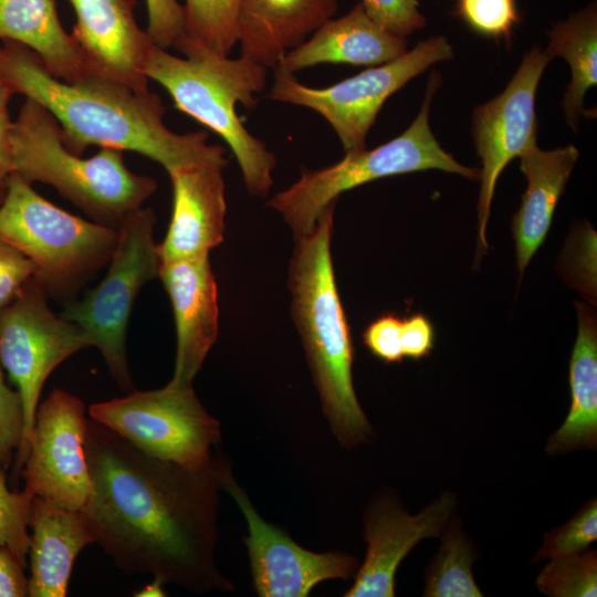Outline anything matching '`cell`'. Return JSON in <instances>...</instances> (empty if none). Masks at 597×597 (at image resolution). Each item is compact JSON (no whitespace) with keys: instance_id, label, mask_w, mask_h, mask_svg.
Here are the masks:
<instances>
[{"instance_id":"24","label":"cell","mask_w":597,"mask_h":597,"mask_svg":"<svg viewBox=\"0 0 597 597\" xmlns=\"http://www.w3.org/2000/svg\"><path fill=\"white\" fill-rule=\"evenodd\" d=\"M578 332L569 360L572 402L563 425L547 440L558 454L597 444V325L591 310L576 302Z\"/></svg>"},{"instance_id":"10","label":"cell","mask_w":597,"mask_h":597,"mask_svg":"<svg viewBox=\"0 0 597 597\" xmlns=\"http://www.w3.org/2000/svg\"><path fill=\"white\" fill-rule=\"evenodd\" d=\"M90 418L143 452L185 467H201L221 440L219 421L201 405L192 385L171 380L163 388L132 390L96 402Z\"/></svg>"},{"instance_id":"8","label":"cell","mask_w":597,"mask_h":597,"mask_svg":"<svg viewBox=\"0 0 597 597\" xmlns=\"http://www.w3.org/2000/svg\"><path fill=\"white\" fill-rule=\"evenodd\" d=\"M155 222L150 208L130 214L117 229V244L103 280L82 300L66 303L60 314L85 332L114 381L127 392L134 389L126 354L130 312L142 287L159 273Z\"/></svg>"},{"instance_id":"40","label":"cell","mask_w":597,"mask_h":597,"mask_svg":"<svg viewBox=\"0 0 597 597\" xmlns=\"http://www.w3.org/2000/svg\"><path fill=\"white\" fill-rule=\"evenodd\" d=\"M164 583L157 578H154L151 583L144 586L140 590L136 591L134 596L137 597H159L165 596Z\"/></svg>"},{"instance_id":"27","label":"cell","mask_w":597,"mask_h":597,"mask_svg":"<svg viewBox=\"0 0 597 597\" xmlns=\"http://www.w3.org/2000/svg\"><path fill=\"white\" fill-rule=\"evenodd\" d=\"M240 0H185V41L179 52L203 49L229 56L237 44Z\"/></svg>"},{"instance_id":"36","label":"cell","mask_w":597,"mask_h":597,"mask_svg":"<svg viewBox=\"0 0 597 597\" xmlns=\"http://www.w3.org/2000/svg\"><path fill=\"white\" fill-rule=\"evenodd\" d=\"M33 275L32 262L0 240V308L10 303Z\"/></svg>"},{"instance_id":"6","label":"cell","mask_w":597,"mask_h":597,"mask_svg":"<svg viewBox=\"0 0 597 597\" xmlns=\"http://www.w3.org/2000/svg\"><path fill=\"white\" fill-rule=\"evenodd\" d=\"M0 240L32 262L49 295L69 303L109 262L118 230L63 210L12 172L0 203Z\"/></svg>"},{"instance_id":"35","label":"cell","mask_w":597,"mask_h":597,"mask_svg":"<svg viewBox=\"0 0 597 597\" xmlns=\"http://www.w3.org/2000/svg\"><path fill=\"white\" fill-rule=\"evenodd\" d=\"M401 318L394 314L380 315L364 331L363 341L369 352L386 364L401 363Z\"/></svg>"},{"instance_id":"26","label":"cell","mask_w":597,"mask_h":597,"mask_svg":"<svg viewBox=\"0 0 597 597\" xmlns=\"http://www.w3.org/2000/svg\"><path fill=\"white\" fill-rule=\"evenodd\" d=\"M441 545L425 572L426 597H481L472 574L476 549L458 520L442 531Z\"/></svg>"},{"instance_id":"34","label":"cell","mask_w":597,"mask_h":597,"mask_svg":"<svg viewBox=\"0 0 597 597\" xmlns=\"http://www.w3.org/2000/svg\"><path fill=\"white\" fill-rule=\"evenodd\" d=\"M147 33L151 41L164 49L177 51L185 41L184 8L177 0H145Z\"/></svg>"},{"instance_id":"31","label":"cell","mask_w":597,"mask_h":597,"mask_svg":"<svg viewBox=\"0 0 597 597\" xmlns=\"http://www.w3.org/2000/svg\"><path fill=\"white\" fill-rule=\"evenodd\" d=\"M457 15L474 32L510 41L520 22L516 0H455Z\"/></svg>"},{"instance_id":"15","label":"cell","mask_w":597,"mask_h":597,"mask_svg":"<svg viewBox=\"0 0 597 597\" xmlns=\"http://www.w3.org/2000/svg\"><path fill=\"white\" fill-rule=\"evenodd\" d=\"M455 504L454 495L446 492L411 515L394 498L374 500L364 514L366 556L344 596L394 597L399 565L421 540L440 536Z\"/></svg>"},{"instance_id":"14","label":"cell","mask_w":597,"mask_h":597,"mask_svg":"<svg viewBox=\"0 0 597 597\" xmlns=\"http://www.w3.org/2000/svg\"><path fill=\"white\" fill-rule=\"evenodd\" d=\"M224 491L232 496L247 522L244 544L253 588L259 596L305 597L324 580L347 579L356 574L357 557L343 552H311L266 522L233 475Z\"/></svg>"},{"instance_id":"21","label":"cell","mask_w":597,"mask_h":597,"mask_svg":"<svg viewBox=\"0 0 597 597\" xmlns=\"http://www.w3.org/2000/svg\"><path fill=\"white\" fill-rule=\"evenodd\" d=\"M30 597H65L78 553L94 543L80 511L33 498L30 515Z\"/></svg>"},{"instance_id":"22","label":"cell","mask_w":597,"mask_h":597,"mask_svg":"<svg viewBox=\"0 0 597 597\" xmlns=\"http://www.w3.org/2000/svg\"><path fill=\"white\" fill-rule=\"evenodd\" d=\"M519 157L527 187L521 207L513 216L512 233L517 268L522 274L546 239L555 208L578 158V150L574 145L543 150L535 143Z\"/></svg>"},{"instance_id":"28","label":"cell","mask_w":597,"mask_h":597,"mask_svg":"<svg viewBox=\"0 0 597 597\" xmlns=\"http://www.w3.org/2000/svg\"><path fill=\"white\" fill-rule=\"evenodd\" d=\"M536 586L551 597H596L597 552L586 549L551 558L540 572Z\"/></svg>"},{"instance_id":"18","label":"cell","mask_w":597,"mask_h":597,"mask_svg":"<svg viewBox=\"0 0 597 597\" xmlns=\"http://www.w3.org/2000/svg\"><path fill=\"white\" fill-rule=\"evenodd\" d=\"M158 277L176 326L172 383L190 386L219 331L218 289L209 254L160 262Z\"/></svg>"},{"instance_id":"41","label":"cell","mask_w":597,"mask_h":597,"mask_svg":"<svg viewBox=\"0 0 597 597\" xmlns=\"http://www.w3.org/2000/svg\"><path fill=\"white\" fill-rule=\"evenodd\" d=\"M12 95H14L13 91L6 83L0 81V109L8 107Z\"/></svg>"},{"instance_id":"16","label":"cell","mask_w":597,"mask_h":597,"mask_svg":"<svg viewBox=\"0 0 597 597\" xmlns=\"http://www.w3.org/2000/svg\"><path fill=\"white\" fill-rule=\"evenodd\" d=\"M226 157L177 167L168 172L172 210L164 240L157 244L160 262L207 255L224 238L227 202L222 171Z\"/></svg>"},{"instance_id":"12","label":"cell","mask_w":597,"mask_h":597,"mask_svg":"<svg viewBox=\"0 0 597 597\" xmlns=\"http://www.w3.org/2000/svg\"><path fill=\"white\" fill-rule=\"evenodd\" d=\"M85 405L54 389L39 404L20 478L33 498L81 511L92 489L85 451Z\"/></svg>"},{"instance_id":"39","label":"cell","mask_w":597,"mask_h":597,"mask_svg":"<svg viewBox=\"0 0 597 597\" xmlns=\"http://www.w3.org/2000/svg\"><path fill=\"white\" fill-rule=\"evenodd\" d=\"M13 121L10 117L9 109H0V190L6 189L9 176L13 172L11 132Z\"/></svg>"},{"instance_id":"25","label":"cell","mask_w":597,"mask_h":597,"mask_svg":"<svg viewBox=\"0 0 597 597\" xmlns=\"http://www.w3.org/2000/svg\"><path fill=\"white\" fill-rule=\"evenodd\" d=\"M544 53L561 56L570 66L572 78L566 87L562 106L566 122L575 130L584 113L586 92L597 83V18L595 6L573 14L548 32Z\"/></svg>"},{"instance_id":"3","label":"cell","mask_w":597,"mask_h":597,"mask_svg":"<svg viewBox=\"0 0 597 597\" xmlns=\"http://www.w3.org/2000/svg\"><path fill=\"white\" fill-rule=\"evenodd\" d=\"M334 207L312 232L295 238L289 289L292 317L325 418L339 444L353 448L367 442L373 428L354 388L355 349L332 263Z\"/></svg>"},{"instance_id":"2","label":"cell","mask_w":597,"mask_h":597,"mask_svg":"<svg viewBox=\"0 0 597 597\" xmlns=\"http://www.w3.org/2000/svg\"><path fill=\"white\" fill-rule=\"evenodd\" d=\"M0 81L14 94L42 105L56 119L65 147L82 155L90 146L130 150L167 172L182 165L220 158L224 149L207 143L203 130L177 134L164 123L159 95L93 75L69 83L55 77L29 48L0 45Z\"/></svg>"},{"instance_id":"20","label":"cell","mask_w":597,"mask_h":597,"mask_svg":"<svg viewBox=\"0 0 597 597\" xmlns=\"http://www.w3.org/2000/svg\"><path fill=\"white\" fill-rule=\"evenodd\" d=\"M336 11L337 0H240L237 43L241 56L274 69Z\"/></svg>"},{"instance_id":"13","label":"cell","mask_w":597,"mask_h":597,"mask_svg":"<svg viewBox=\"0 0 597 597\" xmlns=\"http://www.w3.org/2000/svg\"><path fill=\"white\" fill-rule=\"evenodd\" d=\"M549 57L533 48L522 59L502 93L475 107L472 137L482 161L478 200L479 254L486 250V224L496 181L507 164L537 143L535 95Z\"/></svg>"},{"instance_id":"33","label":"cell","mask_w":597,"mask_h":597,"mask_svg":"<svg viewBox=\"0 0 597 597\" xmlns=\"http://www.w3.org/2000/svg\"><path fill=\"white\" fill-rule=\"evenodd\" d=\"M362 4L374 22L402 38L426 24L418 0H363Z\"/></svg>"},{"instance_id":"5","label":"cell","mask_w":597,"mask_h":597,"mask_svg":"<svg viewBox=\"0 0 597 597\" xmlns=\"http://www.w3.org/2000/svg\"><path fill=\"white\" fill-rule=\"evenodd\" d=\"M13 172L32 185L52 186L92 221L118 229L156 191L155 179L130 171L123 150L103 147L84 158L62 140L56 119L25 98L12 124Z\"/></svg>"},{"instance_id":"9","label":"cell","mask_w":597,"mask_h":597,"mask_svg":"<svg viewBox=\"0 0 597 597\" xmlns=\"http://www.w3.org/2000/svg\"><path fill=\"white\" fill-rule=\"evenodd\" d=\"M43 282L33 275L18 295L0 308V362L20 395L23 433L12 469L20 478L39 399L46 378L65 359L90 347L85 332L54 314Z\"/></svg>"},{"instance_id":"23","label":"cell","mask_w":597,"mask_h":597,"mask_svg":"<svg viewBox=\"0 0 597 597\" xmlns=\"http://www.w3.org/2000/svg\"><path fill=\"white\" fill-rule=\"evenodd\" d=\"M0 39L32 50L64 82L97 75L64 30L54 0H0Z\"/></svg>"},{"instance_id":"17","label":"cell","mask_w":597,"mask_h":597,"mask_svg":"<svg viewBox=\"0 0 597 597\" xmlns=\"http://www.w3.org/2000/svg\"><path fill=\"white\" fill-rule=\"evenodd\" d=\"M75 12L71 35L92 70L136 91H148L144 74L154 42L134 14L136 0H67Z\"/></svg>"},{"instance_id":"29","label":"cell","mask_w":597,"mask_h":597,"mask_svg":"<svg viewBox=\"0 0 597 597\" xmlns=\"http://www.w3.org/2000/svg\"><path fill=\"white\" fill-rule=\"evenodd\" d=\"M33 496L25 490L11 491L6 470L0 468V547H8L27 566L30 547L29 523Z\"/></svg>"},{"instance_id":"19","label":"cell","mask_w":597,"mask_h":597,"mask_svg":"<svg viewBox=\"0 0 597 597\" xmlns=\"http://www.w3.org/2000/svg\"><path fill=\"white\" fill-rule=\"evenodd\" d=\"M407 45L406 38L378 25L358 3L345 15L324 22L275 67L294 74L322 63L376 66L402 55Z\"/></svg>"},{"instance_id":"1","label":"cell","mask_w":597,"mask_h":597,"mask_svg":"<svg viewBox=\"0 0 597 597\" xmlns=\"http://www.w3.org/2000/svg\"><path fill=\"white\" fill-rule=\"evenodd\" d=\"M85 451L92 489L80 513L119 570L192 593L233 590L214 557L228 460L212 454L196 468L165 461L91 418Z\"/></svg>"},{"instance_id":"42","label":"cell","mask_w":597,"mask_h":597,"mask_svg":"<svg viewBox=\"0 0 597 597\" xmlns=\"http://www.w3.org/2000/svg\"><path fill=\"white\" fill-rule=\"evenodd\" d=\"M3 196H4V190H0V203H1L2 199H3Z\"/></svg>"},{"instance_id":"37","label":"cell","mask_w":597,"mask_h":597,"mask_svg":"<svg viewBox=\"0 0 597 597\" xmlns=\"http://www.w3.org/2000/svg\"><path fill=\"white\" fill-rule=\"evenodd\" d=\"M401 348L404 357L420 359L434 347V329L422 314H413L401 320Z\"/></svg>"},{"instance_id":"11","label":"cell","mask_w":597,"mask_h":597,"mask_svg":"<svg viewBox=\"0 0 597 597\" xmlns=\"http://www.w3.org/2000/svg\"><path fill=\"white\" fill-rule=\"evenodd\" d=\"M452 56L448 40L433 36L392 61L321 88L306 86L293 74L274 67L268 97L318 113L335 130L345 151L362 149L387 98L430 65Z\"/></svg>"},{"instance_id":"7","label":"cell","mask_w":597,"mask_h":597,"mask_svg":"<svg viewBox=\"0 0 597 597\" xmlns=\"http://www.w3.org/2000/svg\"><path fill=\"white\" fill-rule=\"evenodd\" d=\"M440 84V74L432 72L421 108L402 134L373 149L346 151L334 165L302 171L293 185L274 195L266 205L283 217L297 238L313 231L341 193L380 178L440 169L479 179L480 170L459 164L430 129V104Z\"/></svg>"},{"instance_id":"32","label":"cell","mask_w":597,"mask_h":597,"mask_svg":"<svg viewBox=\"0 0 597 597\" xmlns=\"http://www.w3.org/2000/svg\"><path fill=\"white\" fill-rule=\"evenodd\" d=\"M23 433V411L20 395L4 380L0 362V468L8 470L14 460Z\"/></svg>"},{"instance_id":"30","label":"cell","mask_w":597,"mask_h":597,"mask_svg":"<svg viewBox=\"0 0 597 597\" xmlns=\"http://www.w3.org/2000/svg\"><path fill=\"white\" fill-rule=\"evenodd\" d=\"M596 540L597 499L594 498L566 523L545 534L544 542L533 562L584 552Z\"/></svg>"},{"instance_id":"38","label":"cell","mask_w":597,"mask_h":597,"mask_svg":"<svg viewBox=\"0 0 597 597\" xmlns=\"http://www.w3.org/2000/svg\"><path fill=\"white\" fill-rule=\"evenodd\" d=\"M24 568L8 547H0V597L28 596L29 578Z\"/></svg>"},{"instance_id":"4","label":"cell","mask_w":597,"mask_h":597,"mask_svg":"<svg viewBox=\"0 0 597 597\" xmlns=\"http://www.w3.org/2000/svg\"><path fill=\"white\" fill-rule=\"evenodd\" d=\"M178 57L151 45L144 64L148 80L160 84L175 107L219 135L232 150L248 192L268 196L275 156L245 128L237 113L241 104L256 106L268 82V69L244 56L231 59L193 49Z\"/></svg>"}]
</instances>
